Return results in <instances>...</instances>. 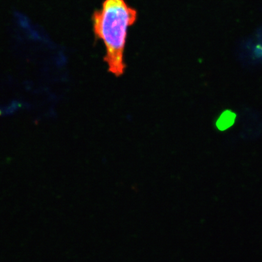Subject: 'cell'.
<instances>
[{
	"label": "cell",
	"instance_id": "1",
	"mask_svg": "<svg viewBox=\"0 0 262 262\" xmlns=\"http://www.w3.org/2000/svg\"><path fill=\"white\" fill-rule=\"evenodd\" d=\"M137 11L124 0H104L101 8L93 15V31L106 49L104 61L108 70L116 77L125 70L124 61L127 31L135 24Z\"/></svg>",
	"mask_w": 262,
	"mask_h": 262
}]
</instances>
